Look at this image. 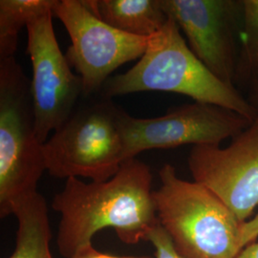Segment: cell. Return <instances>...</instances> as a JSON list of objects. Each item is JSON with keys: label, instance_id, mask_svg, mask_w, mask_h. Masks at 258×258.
<instances>
[{"label": "cell", "instance_id": "obj_1", "mask_svg": "<svg viewBox=\"0 0 258 258\" xmlns=\"http://www.w3.org/2000/svg\"><path fill=\"white\" fill-rule=\"evenodd\" d=\"M52 208L61 215L56 245L65 258L91 246L94 235L104 229H114L125 244H137L147 241L159 223L150 167L137 158L124 162L107 181L66 179Z\"/></svg>", "mask_w": 258, "mask_h": 258}, {"label": "cell", "instance_id": "obj_2", "mask_svg": "<svg viewBox=\"0 0 258 258\" xmlns=\"http://www.w3.org/2000/svg\"><path fill=\"white\" fill-rule=\"evenodd\" d=\"M161 91L181 94L194 102L222 106L254 121L256 112L235 87L225 84L196 57L173 19L149 37L138 62L125 73L112 76L101 95L113 99L132 93Z\"/></svg>", "mask_w": 258, "mask_h": 258}, {"label": "cell", "instance_id": "obj_3", "mask_svg": "<svg viewBox=\"0 0 258 258\" xmlns=\"http://www.w3.org/2000/svg\"><path fill=\"white\" fill-rule=\"evenodd\" d=\"M153 191L157 217L184 258H235L244 249L242 224L221 200L197 182L179 178L166 164Z\"/></svg>", "mask_w": 258, "mask_h": 258}, {"label": "cell", "instance_id": "obj_4", "mask_svg": "<svg viewBox=\"0 0 258 258\" xmlns=\"http://www.w3.org/2000/svg\"><path fill=\"white\" fill-rule=\"evenodd\" d=\"M124 113L101 94L84 97L70 118L43 144L46 171L61 179L109 180L127 161Z\"/></svg>", "mask_w": 258, "mask_h": 258}, {"label": "cell", "instance_id": "obj_5", "mask_svg": "<svg viewBox=\"0 0 258 258\" xmlns=\"http://www.w3.org/2000/svg\"><path fill=\"white\" fill-rule=\"evenodd\" d=\"M46 171L28 79L15 56L0 59V216L37 192Z\"/></svg>", "mask_w": 258, "mask_h": 258}, {"label": "cell", "instance_id": "obj_6", "mask_svg": "<svg viewBox=\"0 0 258 258\" xmlns=\"http://www.w3.org/2000/svg\"><path fill=\"white\" fill-rule=\"evenodd\" d=\"M53 17L61 21L71 39L65 56L83 81L84 97L101 94L119 67L141 58L148 48L149 37L111 27L97 15L92 0H56Z\"/></svg>", "mask_w": 258, "mask_h": 258}, {"label": "cell", "instance_id": "obj_7", "mask_svg": "<svg viewBox=\"0 0 258 258\" xmlns=\"http://www.w3.org/2000/svg\"><path fill=\"white\" fill-rule=\"evenodd\" d=\"M252 121L235 111L194 102L155 118H134L124 113L122 131L127 161L141 152L184 145L219 146L248 128Z\"/></svg>", "mask_w": 258, "mask_h": 258}, {"label": "cell", "instance_id": "obj_8", "mask_svg": "<svg viewBox=\"0 0 258 258\" xmlns=\"http://www.w3.org/2000/svg\"><path fill=\"white\" fill-rule=\"evenodd\" d=\"M52 19L53 13L46 14L31 21L26 27L36 128L42 145L51 132L70 118L84 98L83 81L59 48Z\"/></svg>", "mask_w": 258, "mask_h": 258}, {"label": "cell", "instance_id": "obj_9", "mask_svg": "<svg viewBox=\"0 0 258 258\" xmlns=\"http://www.w3.org/2000/svg\"><path fill=\"white\" fill-rule=\"evenodd\" d=\"M160 1L166 15L184 33L196 57L222 83L235 87L240 51L237 37L240 38L243 19L242 1Z\"/></svg>", "mask_w": 258, "mask_h": 258}, {"label": "cell", "instance_id": "obj_10", "mask_svg": "<svg viewBox=\"0 0 258 258\" xmlns=\"http://www.w3.org/2000/svg\"><path fill=\"white\" fill-rule=\"evenodd\" d=\"M187 163L195 182L215 194L238 221H248L258 206L257 121L227 148L194 146Z\"/></svg>", "mask_w": 258, "mask_h": 258}, {"label": "cell", "instance_id": "obj_11", "mask_svg": "<svg viewBox=\"0 0 258 258\" xmlns=\"http://www.w3.org/2000/svg\"><path fill=\"white\" fill-rule=\"evenodd\" d=\"M101 19L122 33L150 37L169 19L160 0H92Z\"/></svg>", "mask_w": 258, "mask_h": 258}, {"label": "cell", "instance_id": "obj_12", "mask_svg": "<svg viewBox=\"0 0 258 258\" xmlns=\"http://www.w3.org/2000/svg\"><path fill=\"white\" fill-rule=\"evenodd\" d=\"M17 217L16 249L9 258H53L50 249L51 226L44 197L38 192L22 198L14 205Z\"/></svg>", "mask_w": 258, "mask_h": 258}, {"label": "cell", "instance_id": "obj_13", "mask_svg": "<svg viewBox=\"0 0 258 258\" xmlns=\"http://www.w3.org/2000/svg\"><path fill=\"white\" fill-rule=\"evenodd\" d=\"M56 0H0V59L15 56L23 27L53 13Z\"/></svg>", "mask_w": 258, "mask_h": 258}, {"label": "cell", "instance_id": "obj_14", "mask_svg": "<svg viewBox=\"0 0 258 258\" xmlns=\"http://www.w3.org/2000/svg\"><path fill=\"white\" fill-rule=\"evenodd\" d=\"M242 4L243 19L235 87L249 86L251 93L258 90V0H242Z\"/></svg>", "mask_w": 258, "mask_h": 258}, {"label": "cell", "instance_id": "obj_15", "mask_svg": "<svg viewBox=\"0 0 258 258\" xmlns=\"http://www.w3.org/2000/svg\"><path fill=\"white\" fill-rule=\"evenodd\" d=\"M147 241H149L155 249V258H184L176 250L175 247L163 229L160 222L149 232Z\"/></svg>", "mask_w": 258, "mask_h": 258}, {"label": "cell", "instance_id": "obj_16", "mask_svg": "<svg viewBox=\"0 0 258 258\" xmlns=\"http://www.w3.org/2000/svg\"><path fill=\"white\" fill-rule=\"evenodd\" d=\"M241 232H242V244L244 248L247 245L255 241L258 237V212L253 218L242 224Z\"/></svg>", "mask_w": 258, "mask_h": 258}, {"label": "cell", "instance_id": "obj_17", "mask_svg": "<svg viewBox=\"0 0 258 258\" xmlns=\"http://www.w3.org/2000/svg\"><path fill=\"white\" fill-rule=\"evenodd\" d=\"M72 258H153L151 256H114L110 254L102 253L98 251L93 247V245L79 251L76 255Z\"/></svg>", "mask_w": 258, "mask_h": 258}, {"label": "cell", "instance_id": "obj_18", "mask_svg": "<svg viewBox=\"0 0 258 258\" xmlns=\"http://www.w3.org/2000/svg\"><path fill=\"white\" fill-rule=\"evenodd\" d=\"M235 258H258V242L247 245Z\"/></svg>", "mask_w": 258, "mask_h": 258}, {"label": "cell", "instance_id": "obj_19", "mask_svg": "<svg viewBox=\"0 0 258 258\" xmlns=\"http://www.w3.org/2000/svg\"><path fill=\"white\" fill-rule=\"evenodd\" d=\"M249 102H250V104L253 106L254 110L256 112V116H255L254 121H257L258 122V90L250 93Z\"/></svg>", "mask_w": 258, "mask_h": 258}]
</instances>
